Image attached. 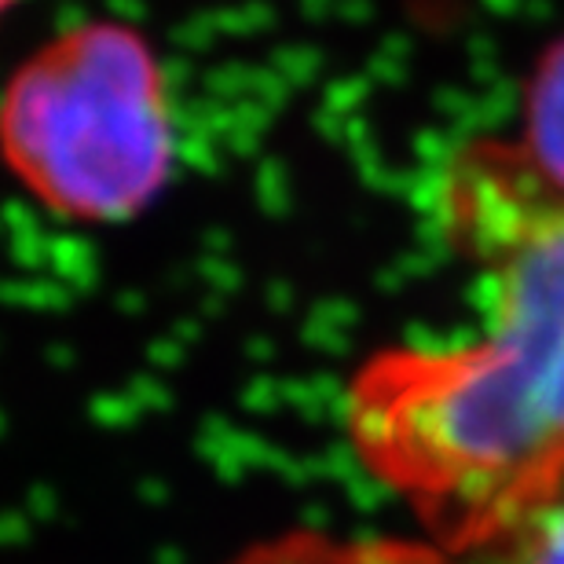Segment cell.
<instances>
[{
  "mask_svg": "<svg viewBox=\"0 0 564 564\" xmlns=\"http://www.w3.org/2000/svg\"><path fill=\"white\" fill-rule=\"evenodd\" d=\"M436 224L477 275V330L359 367L348 440L440 546L484 550L564 499V198L488 137L440 169Z\"/></svg>",
  "mask_w": 564,
  "mask_h": 564,
  "instance_id": "obj_1",
  "label": "cell"
},
{
  "mask_svg": "<svg viewBox=\"0 0 564 564\" xmlns=\"http://www.w3.org/2000/svg\"><path fill=\"white\" fill-rule=\"evenodd\" d=\"M176 158L169 82L121 22L41 44L0 93V165L48 213L85 224L137 217Z\"/></svg>",
  "mask_w": 564,
  "mask_h": 564,
  "instance_id": "obj_2",
  "label": "cell"
},
{
  "mask_svg": "<svg viewBox=\"0 0 564 564\" xmlns=\"http://www.w3.org/2000/svg\"><path fill=\"white\" fill-rule=\"evenodd\" d=\"M502 140L539 187L564 198V37L550 44L528 77L521 129Z\"/></svg>",
  "mask_w": 564,
  "mask_h": 564,
  "instance_id": "obj_3",
  "label": "cell"
},
{
  "mask_svg": "<svg viewBox=\"0 0 564 564\" xmlns=\"http://www.w3.org/2000/svg\"><path fill=\"white\" fill-rule=\"evenodd\" d=\"M513 546L524 550V564H564V499L539 513Z\"/></svg>",
  "mask_w": 564,
  "mask_h": 564,
  "instance_id": "obj_4",
  "label": "cell"
},
{
  "mask_svg": "<svg viewBox=\"0 0 564 564\" xmlns=\"http://www.w3.org/2000/svg\"><path fill=\"white\" fill-rule=\"evenodd\" d=\"M11 4H15V0H0V19H4V11H8Z\"/></svg>",
  "mask_w": 564,
  "mask_h": 564,
  "instance_id": "obj_5",
  "label": "cell"
}]
</instances>
